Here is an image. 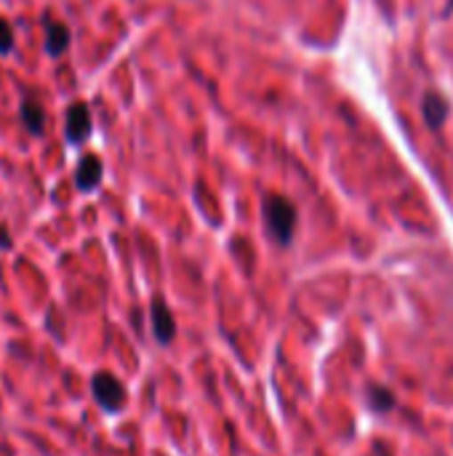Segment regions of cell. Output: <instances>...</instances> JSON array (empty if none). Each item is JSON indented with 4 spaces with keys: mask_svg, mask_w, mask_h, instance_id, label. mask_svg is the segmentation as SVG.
Here are the masks:
<instances>
[{
    "mask_svg": "<svg viewBox=\"0 0 453 456\" xmlns=\"http://www.w3.org/2000/svg\"><path fill=\"white\" fill-rule=\"evenodd\" d=\"M67 43H69V29L61 21H51L45 29V51L51 56H59V53H64Z\"/></svg>",
    "mask_w": 453,
    "mask_h": 456,
    "instance_id": "7",
    "label": "cell"
},
{
    "mask_svg": "<svg viewBox=\"0 0 453 456\" xmlns=\"http://www.w3.org/2000/svg\"><path fill=\"white\" fill-rule=\"evenodd\" d=\"M64 128H67V139L72 144H80V142L88 139V134H91V112H88V107L83 102L69 104Z\"/></svg>",
    "mask_w": 453,
    "mask_h": 456,
    "instance_id": "4",
    "label": "cell"
},
{
    "mask_svg": "<svg viewBox=\"0 0 453 456\" xmlns=\"http://www.w3.org/2000/svg\"><path fill=\"white\" fill-rule=\"evenodd\" d=\"M13 48V29L0 19V53H11Z\"/></svg>",
    "mask_w": 453,
    "mask_h": 456,
    "instance_id": "10",
    "label": "cell"
},
{
    "mask_svg": "<svg viewBox=\"0 0 453 456\" xmlns=\"http://www.w3.org/2000/svg\"><path fill=\"white\" fill-rule=\"evenodd\" d=\"M8 238H5V227H0V248H8Z\"/></svg>",
    "mask_w": 453,
    "mask_h": 456,
    "instance_id": "11",
    "label": "cell"
},
{
    "mask_svg": "<svg viewBox=\"0 0 453 456\" xmlns=\"http://www.w3.org/2000/svg\"><path fill=\"white\" fill-rule=\"evenodd\" d=\"M422 115H425V123L438 131L451 115V102L441 91H427L422 99Z\"/></svg>",
    "mask_w": 453,
    "mask_h": 456,
    "instance_id": "3",
    "label": "cell"
},
{
    "mask_svg": "<svg viewBox=\"0 0 453 456\" xmlns=\"http://www.w3.org/2000/svg\"><path fill=\"white\" fill-rule=\"evenodd\" d=\"M262 214H264V224H267V232L272 235V240L280 246H288L296 232V222H299L296 206L283 195H267L262 203Z\"/></svg>",
    "mask_w": 453,
    "mask_h": 456,
    "instance_id": "1",
    "label": "cell"
},
{
    "mask_svg": "<svg viewBox=\"0 0 453 456\" xmlns=\"http://www.w3.org/2000/svg\"><path fill=\"white\" fill-rule=\"evenodd\" d=\"M150 315H152V331H155V339H158L160 345H168V342L174 339V334H176V323H174L171 310L166 307V302H163V299H155V302H152Z\"/></svg>",
    "mask_w": 453,
    "mask_h": 456,
    "instance_id": "5",
    "label": "cell"
},
{
    "mask_svg": "<svg viewBox=\"0 0 453 456\" xmlns=\"http://www.w3.org/2000/svg\"><path fill=\"white\" fill-rule=\"evenodd\" d=\"M21 120L27 126L29 134H43V126H45V115H43V107L32 99H24L21 102Z\"/></svg>",
    "mask_w": 453,
    "mask_h": 456,
    "instance_id": "8",
    "label": "cell"
},
{
    "mask_svg": "<svg viewBox=\"0 0 453 456\" xmlns=\"http://www.w3.org/2000/svg\"><path fill=\"white\" fill-rule=\"evenodd\" d=\"M368 403L374 411H390L395 406V395L387 387H371L368 390Z\"/></svg>",
    "mask_w": 453,
    "mask_h": 456,
    "instance_id": "9",
    "label": "cell"
},
{
    "mask_svg": "<svg viewBox=\"0 0 453 456\" xmlns=\"http://www.w3.org/2000/svg\"><path fill=\"white\" fill-rule=\"evenodd\" d=\"M99 182H101V160L96 155H83L80 163H77V171H75L77 190L91 192V190L99 187Z\"/></svg>",
    "mask_w": 453,
    "mask_h": 456,
    "instance_id": "6",
    "label": "cell"
},
{
    "mask_svg": "<svg viewBox=\"0 0 453 456\" xmlns=\"http://www.w3.org/2000/svg\"><path fill=\"white\" fill-rule=\"evenodd\" d=\"M91 387H93V398L99 401V406L104 411H120L125 406V387L115 377L99 374V377H93Z\"/></svg>",
    "mask_w": 453,
    "mask_h": 456,
    "instance_id": "2",
    "label": "cell"
}]
</instances>
